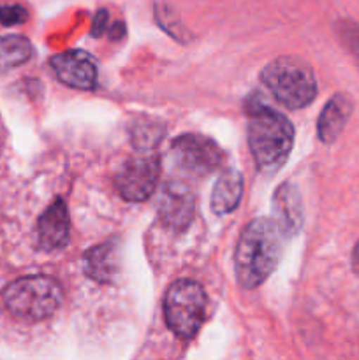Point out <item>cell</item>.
<instances>
[{"label":"cell","instance_id":"cell-1","mask_svg":"<svg viewBox=\"0 0 359 360\" xmlns=\"http://www.w3.org/2000/svg\"><path fill=\"white\" fill-rule=\"evenodd\" d=\"M284 231L270 218H257L239 238L234 253V269L243 288H257L277 269L284 250Z\"/></svg>","mask_w":359,"mask_h":360},{"label":"cell","instance_id":"cell-2","mask_svg":"<svg viewBox=\"0 0 359 360\" xmlns=\"http://www.w3.org/2000/svg\"><path fill=\"white\" fill-rule=\"evenodd\" d=\"M248 144L257 169L271 176L280 171L294 144V129L282 112L264 104H248Z\"/></svg>","mask_w":359,"mask_h":360},{"label":"cell","instance_id":"cell-3","mask_svg":"<svg viewBox=\"0 0 359 360\" xmlns=\"http://www.w3.org/2000/svg\"><path fill=\"white\" fill-rule=\"evenodd\" d=\"M2 301L7 311L16 319L41 322L56 313L63 301V292L53 278L25 276L4 288Z\"/></svg>","mask_w":359,"mask_h":360},{"label":"cell","instance_id":"cell-4","mask_svg":"<svg viewBox=\"0 0 359 360\" xmlns=\"http://www.w3.org/2000/svg\"><path fill=\"white\" fill-rule=\"evenodd\" d=\"M260 81L273 97L289 109L305 108L317 95L313 70L294 56H280L264 65Z\"/></svg>","mask_w":359,"mask_h":360},{"label":"cell","instance_id":"cell-5","mask_svg":"<svg viewBox=\"0 0 359 360\" xmlns=\"http://www.w3.org/2000/svg\"><path fill=\"white\" fill-rule=\"evenodd\" d=\"M206 292L192 280H178L168 288L164 297V315L169 329L183 340L199 333L206 319Z\"/></svg>","mask_w":359,"mask_h":360},{"label":"cell","instance_id":"cell-6","mask_svg":"<svg viewBox=\"0 0 359 360\" xmlns=\"http://www.w3.org/2000/svg\"><path fill=\"white\" fill-rule=\"evenodd\" d=\"M136 153L123 164L116 176L120 195L130 202L146 200L155 192L160 176V162L155 146H136Z\"/></svg>","mask_w":359,"mask_h":360},{"label":"cell","instance_id":"cell-7","mask_svg":"<svg viewBox=\"0 0 359 360\" xmlns=\"http://www.w3.org/2000/svg\"><path fill=\"white\" fill-rule=\"evenodd\" d=\"M172 162L187 176L203 178L220 164L222 153L217 144L199 134H183L172 143Z\"/></svg>","mask_w":359,"mask_h":360},{"label":"cell","instance_id":"cell-8","mask_svg":"<svg viewBox=\"0 0 359 360\" xmlns=\"http://www.w3.org/2000/svg\"><path fill=\"white\" fill-rule=\"evenodd\" d=\"M51 69L63 84L76 90H94L97 86V63L88 53L73 49L51 58Z\"/></svg>","mask_w":359,"mask_h":360},{"label":"cell","instance_id":"cell-9","mask_svg":"<svg viewBox=\"0 0 359 360\" xmlns=\"http://www.w3.org/2000/svg\"><path fill=\"white\" fill-rule=\"evenodd\" d=\"M194 197L183 181H169L158 200V214L168 227L182 231L192 220Z\"/></svg>","mask_w":359,"mask_h":360},{"label":"cell","instance_id":"cell-10","mask_svg":"<svg viewBox=\"0 0 359 360\" xmlns=\"http://www.w3.org/2000/svg\"><path fill=\"white\" fill-rule=\"evenodd\" d=\"M37 243L46 252L69 245V211L62 199H55L37 221Z\"/></svg>","mask_w":359,"mask_h":360},{"label":"cell","instance_id":"cell-11","mask_svg":"<svg viewBox=\"0 0 359 360\" xmlns=\"http://www.w3.org/2000/svg\"><path fill=\"white\" fill-rule=\"evenodd\" d=\"M118 239H111L94 246L83 255V271L88 278L99 283H109L120 269Z\"/></svg>","mask_w":359,"mask_h":360},{"label":"cell","instance_id":"cell-12","mask_svg":"<svg viewBox=\"0 0 359 360\" xmlns=\"http://www.w3.org/2000/svg\"><path fill=\"white\" fill-rule=\"evenodd\" d=\"M275 221L287 236L298 234L303 225L301 197L292 183H282L273 193Z\"/></svg>","mask_w":359,"mask_h":360},{"label":"cell","instance_id":"cell-13","mask_svg":"<svg viewBox=\"0 0 359 360\" xmlns=\"http://www.w3.org/2000/svg\"><path fill=\"white\" fill-rule=\"evenodd\" d=\"M352 115V102L345 95L336 94L327 101L317 122V136L322 143L331 144L340 137Z\"/></svg>","mask_w":359,"mask_h":360},{"label":"cell","instance_id":"cell-14","mask_svg":"<svg viewBox=\"0 0 359 360\" xmlns=\"http://www.w3.org/2000/svg\"><path fill=\"white\" fill-rule=\"evenodd\" d=\"M243 195V176L234 169H227L217 179L211 192V207L217 214H227L238 207Z\"/></svg>","mask_w":359,"mask_h":360},{"label":"cell","instance_id":"cell-15","mask_svg":"<svg viewBox=\"0 0 359 360\" xmlns=\"http://www.w3.org/2000/svg\"><path fill=\"white\" fill-rule=\"evenodd\" d=\"M32 56V44L23 35H0V74L23 65Z\"/></svg>","mask_w":359,"mask_h":360},{"label":"cell","instance_id":"cell-16","mask_svg":"<svg viewBox=\"0 0 359 360\" xmlns=\"http://www.w3.org/2000/svg\"><path fill=\"white\" fill-rule=\"evenodd\" d=\"M336 32L345 48L352 53L355 62L359 63V25L352 20H340L336 23Z\"/></svg>","mask_w":359,"mask_h":360},{"label":"cell","instance_id":"cell-17","mask_svg":"<svg viewBox=\"0 0 359 360\" xmlns=\"http://www.w3.org/2000/svg\"><path fill=\"white\" fill-rule=\"evenodd\" d=\"M28 18L27 9L18 4H0V25L13 27V25L25 23Z\"/></svg>","mask_w":359,"mask_h":360},{"label":"cell","instance_id":"cell-18","mask_svg":"<svg viewBox=\"0 0 359 360\" xmlns=\"http://www.w3.org/2000/svg\"><path fill=\"white\" fill-rule=\"evenodd\" d=\"M106 23H108V13L106 11H99L97 16L94 20V28H92V34L94 35H101L104 32Z\"/></svg>","mask_w":359,"mask_h":360},{"label":"cell","instance_id":"cell-19","mask_svg":"<svg viewBox=\"0 0 359 360\" xmlns=\"http://www.w3.org/2000/svg\"><path fill=\"white\" fill-rule=\"evenodd\" d=\"M352 267H354V273L359 276V241L355 243L354 250H352Z\"/></svg>","mask_w":359,"mask_h":360}]
</instances>
